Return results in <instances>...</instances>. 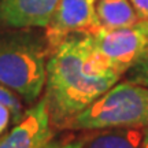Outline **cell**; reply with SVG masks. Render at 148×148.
Instances as JSON below:
<instances>
[{"label": "cell", "mask_w": 148, "mask_h": 148, "mask_svg": "<svg viewBox=\"0 0 148 148\" xmlns=\"http://www.w3.org/2000/svg\"><path fill=\"white\" fill-rule=\"evenodd\" d=\"M88 49L85 33L69 34L49 48L44 99L55 129H66L74 116L121 78L114 73L92 71Z\"/></svg>", "instance_id": "6da1fadb"}, {"label": "cell", "mask_w": 148, "mask_h": 148, "mask_svg": "<svg viewBox=\"0 0 148 148\" xmlns=\"http://www.w3.org/2000/svg\"><path fill=\"white\" fill-rule=\"evenodd\" d=\"M148 126V88L122 81L112 85L67 123L69 130Z\"/></svg>", "instance_id": "7a4b0ae2"}, {"label": "cell", "mask_w": 148, "mask_h": 148, "mask_svg": "<svg viewBox=\"0 0 148 148\" xmlns=\"http://www.w3.org/2000/svg\"><path fill=\"white\" fill-rule=\"evenodd\" d=\"M48 53V48L32 37L0 38V85L34 103L45 88Z\"/></svg>", "instance_id": "3957f363"}, {"label": "cell", "mask_w": 148, "mask_h": 148, "mask_svg": "<svg viewBox=\"0 0 148 148\" xmlns=\"http://www.w3.org/2000/svg\"><path fill=\"white\" fill-rule=\"evenodd\" d=\"M88 64L92 71L122 77L148 49V44L137 23L121 29H99L88 34Z\"/></svg>", "instance_id": "277c9868"}, {"label": "cell", "mask_w": 148, "mask_h": 148, "mask_svg": "<svg viewBox=\"0 0 148 148\" xmlns=\"http://www.w3.org/2000/svg\"><path fill=\"white\" fill-rule=\"evenodd\" d=\"M97 0H60L52 19L47 26V44L49 48L73 33L92 34L99 30L96 19Z\"/></svg>", "instance_id": "5b68a950"}, {"label": "cell", "mask_w": 148, "mask_h": 148, "mask_svg": "<svg viewBox=\"0 0 148 148\" xmlns=\"http://www.w3.org/2000/svg\"><path fill=\"white\" fill-rule=\"evenodd\" d=\"M47 101L41 97L23 112L10 132L0 137V148H47L53 140Z\"/></svg>", "instance_id": "8992f818"}, {"label": "cell", "mask_w": 148, "mask_h": 148, "mask_svg": "<svg viewBox=\"0 0 148 148\" xmlns=\"http://www.w3.org/2000/svg\"><path fill=\"white\" fill-rule=\"evenodd\" d=\"M60 0H0V23L3 26L47 27Z\"/></svg>", "instance_id": "52a82bcc"}, {"label": "cell", "mask_w": 148, "mask_h": 148, "mask_svg": "<svg viewBox=\"0 0 148 148\" xmlns=\"http://www.w3.org/2000/svg\"><path fill=\"white\" fill-rule=\"evenodd\" d=\"M79 148H141L144 127H111L85 130Z\"/></svg>", "instance_id": "ba28073f"}, {"label": "cell", "mask_w": 148, "mask_h": 148, "mask_svg": "<svg viewBox=\"0 0 148 148\" xmlns=\"http://www.w3.org/2000/svg\"><path fill=\"white\" fill-rule=\"evenodd\" d=\"M96 19L99 29L130 27L140 22L129 0H97Z\"/></svg>", "instance_id": "9c48e42d"}, {"label": "cell", "mask_w": 148, "mask_h": 148, "mask_svg": "<svg viewBox=\"0 0 148 148\" xmlns=\"http://www.w3.org/2000/svg\"><path fill=\"white\" fill-rule=\"evenodd\" d=\"M21 97L12 90L0 85V137L10 126H14L23 115Z\"/></svg>", "instance_id": "30bf717a"}, {"label": "cell", "mask_w": 148, "mask_h": 148, "mask_svg": "<svg viewBox=\"0 0 148 148\" xmlns=\"http://www.w3.org/2000/svg\"><path fill=\"white\" fill-rule=\"evenodd\" d=\"M126 79L133 84L143 85L148 88V49L126 71Z\"/></svg>", "instance_id": "8fae6325"}, {"label": "cell", "mask_w": 148, "mask_h": 148, "mask_svg": "<svg viewBox=\"0 0 148 148\" xmlns=\"http://www.w3.org/2000/svg\"><path fill=\"white\" fill-rule=\"evenodd\" d=\"M137 14L140 22L148 21V0H129Z\"/></svg>", "instance_id": "7c38bea8"}, {"label": "cell", "mask_w": 148, "mask_h": 148, "mask_svg": "<svg viewBox=\"0 0 148 148\" xmlns=\"http://www.w3.org/2000/svg\"><path fill=\"white\" fill-rule=\"evenodd\" d=\"M81 137L79 138H63V140H55L49 143L47 148H79Z\"/></svg>", "instance_id": "4fadbf2b"}, {"label": "cell", "mask_w": 148, "mask_h": 148, "mask_svg": "<svg viewBox=\"0 0 148 148\" xmlns=\"http://www.w3.org/2000/svg\"><path fill=\"white\" fill-rule=\"evenodd\" d=\"M141 148H148V126L144 127V137L143 143H141Z\"/></svg>", "instance_id": "5bb4252c"}, {"label": "cell", "mask_w": 148, "mask_h": 148, "mask_svg": "<svg viewBox=\"0 0 148 148\" xmlns=\"http://www.w3.org/2000/svg\"><path fill=\"white\" fill-rule=\"evenodd\" d=\"M138 26L141 27V30H143L145 37H147V44H148V23L147 22H138Z\"/></svg>", "instance_id": "9a60e30c"}, {"label": "cell", "mask_w": 148, "mask_h": 148, "mask_svg": "<svg viewBox=\"0 0 148 148\" xmlns=\"http://www.w3.org/2000/svg\"><path fill=\"white\" fill-rule=\"evenodd\" d=\"M145 22H147V23H148V21H145Z\"/></svg>", "instance_id": "2e32d148"}]
</instances>
